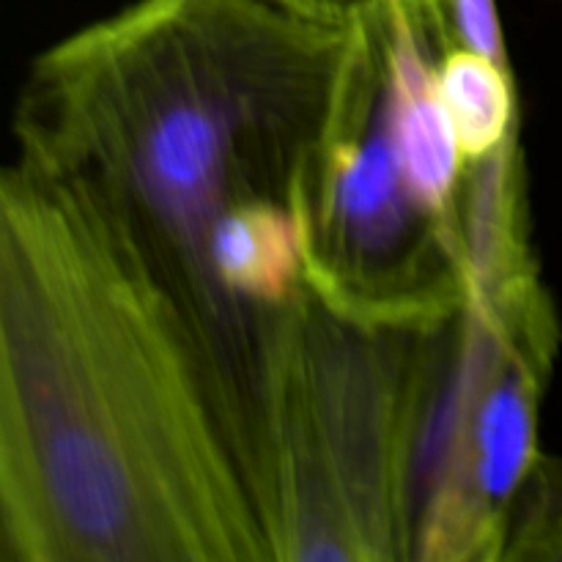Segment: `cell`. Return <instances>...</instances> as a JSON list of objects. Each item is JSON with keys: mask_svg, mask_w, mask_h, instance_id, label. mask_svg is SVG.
<instances>
[{"mask_svg": "<svg viewBox=\"0 0 562 562\" xmlns=\"http://www.w3.org/2000/svg\"><path fill=\"white\" fill-rule=\"evenodd\" d=\"M439 97L467 162L492 157L521 132L510 60L488 58L453 42L439 60Z\"/></svg>", "mask_w": 562, "mask_h": 562, "instance_id": "6", "label": "cell"}, {"mask_svg": "<svg viewBox=\"0 0 562 562\" xmlns=\"http://www.w3.org/2000/svg\"><path fill=\"white\" fill-rule=\"evenodd\" d=\"M351 47L355 16L289 0H135L44 49L22 80L14 157L82 181L121 220L214 376L209 236L241 203H294Z\"/></svg>", "mask_w": 562, "mask_h": 562, "instance_id": "2", "label": "cell"}, {"mask_svg": "<svg viewBox=\"0 0 562 562\" xmlns=\"http://www.w3.org/2000/svg\"><path fill=\"white\" fill-rule=\"evenodd\" d=\"M558 351L541 272L475 291L428 329L415 560L503 562L510 510L543 456L538 426Z\"/></svg>", "mask_w": 562, "mask_h": 562, "instance_id": "4", "label": "cell"}, {"mask_svg": "<svg viewBox=\"0 0 562 562\" xmlns=\"http://www.w3.org/2000/svg\"><path fill=\"white\" fill-rule=\"evenodd\" d=\"M426 329L355 322L311 285L267 316L245 459L272 562L415 560Z\"/></svg>", "mask_w": 562, "mask_h": 562, "instance_id": "3", "label": "cell"}, {"mask_svg": "<svg viewBox=\"0 0 562 562\" xmlns=\"http://www.w3.org/2000/svg\"><path fill=\"white\" fill-rule=\"evenodd\" d=\"M0 562H272L190 316L82 181L0 176Z\"/></svg>", "mask_w": 562, "mask_h": 562, "instance_id": "1", "label": "cell"}, {"mask_svg": "<svg viewBox=\"0 0 562 562\" xmlns=\"http://www.w3.org/2000/svg\"><path fill=\"white\" fill-rule=\"evenodd\" d=\"M503 560L562 562V459L541 456L508 521Z\"/></svg>", "mask_w": 562, "mask_h": 562, "instance_id": "7", "label": "cell"}, {"mask_svg": "<svg viewBox=\"0 0 562 562\" xmlns=\"http://www.w3.org/2000/svg\"><path fill=\"white\" fill-rule=\"evenodd\" d=\"M307 285L333 311L376 327H434L470 300L459 234L412 190L390 124L376 9L355 16L338 104L294 190Z\"/></svg>", "mask_w": 562, "mask_h": 562, "instance_id": "5", "label": "cell"}, {"mask_svg": "<svg viewBox=\"0 0 562 562\" xmlns=\"http://www.w3.org/2000/svg\"><path fill=\"white\" fill-rule=\"evenodd\" d=\"M456 42L497 60H510L494 0H448Z\"/></svg>", "mask_w": 562, "mask_h": 562, "instance_id": "8", "label": "cell"}, {"mask_svg": "<svg viewBox=\"0 0 562 562\" xmlns=\"http://www.w3.org/2000/svg\"><path fill=\"white\" fill-rule=\"evenodd\" d=\"M289 3L300 5V9L305 11H313V14L351 20V16L362 14V11L371 9V5L379 3V0H289Z\"/></svg>", "mask_w": 562, "mask_h": 562, "instance_id": "9", "label": "cell"}]
</instances>
